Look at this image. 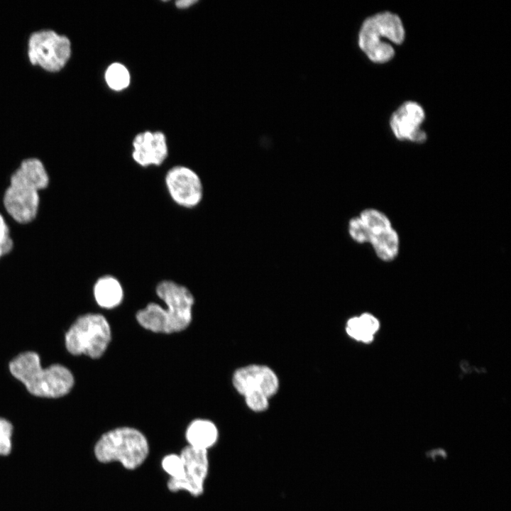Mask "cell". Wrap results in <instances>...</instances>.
Returning <instances> with one entry per match:
<instances>
[{"instance_id":"obj_1","label":"cell","mask_w":511,"mask_h":511,"mask_svg":"<svg viewBox=\"0 0 511 511\" xmlns=\"http://www.w3.org/2000/svg\"><path fill=\"white\" fill-rule=\"evenodd\" d=\"M166 308L150 302L136 314L138 322L157 333L170 334L185 329L192 321L194 297L184 285L170 280L160 281L155 287Z\"/></svg>"},{"instance_id":"obj_2","label":"cell","mask_w":511,"mask_h":511,"mask_svg":"<svg viewBox=\"0 0 511 511\" xmlns=\"http://www.w3.org/2000/svg\"><path fill=\"white\" fill-rule=\"evenodd\" d=\"M49 183V176L43 163L38 158L21 162L10 178L3 203L8 214L20 224H28L37 216L40 205V191Z\"/></svg>"},{"instance_id":"obj_3","label":"cell","mask_w":511,"mask_h":511,"mask_svg":"<svg viewBox=\"0 0 511 511\" xmlns=\"http://www.w3.org/2000/svg\"><path fill=\"white\" fill-rule=\"evenodd\" d=\"M9 369L30 393L38 397L64 396L74 384L73 375L66 367L54 364L43 368L39 356L33 351L22 353L13 358L9 363Z\"/></svg>"},{"instance_id":"obj_4","label":"cell","mask_w":511,"mask_h":511,"mask_svg":"<svg viewBox=\"0 0 511 511\" xmlns=\"http://www.w3.org/2000/svg\"><path fill=\"white\" fill-rule=\"evenodd\" d=\"M405 30L399 16L390 12L379 13L367 18L362 23L358 37V45L373 62H386L391 60L395 50L388 40L400 44Z\"/></svg>"},{"instance_id":"obj_5","label":"cell","mask_w":511,"mask_h":511,"mask_svg":"<svg viewBox=\"0 0 511 511\" xmlns=\"http://www.w3.org/2000/svg\"><path fill=\"white\" fill-rule=\"evenodd\" d=\"M148 443L138 430L120 427L104 434L97 442L94 454L101 463L120 462L124 468L133 470L148 454Z\"/></svg>"},{"instance_id":"obj_6","label":"cell","mask_w":511,"mask_h":511,"mask_svg":"<svg viewBox=\"0 0 511 511\" xmlns=\"http://www.w3.org/2000/svg\"><path fill=\"white\" fill-rule=\"evenodd\" d=\"M111 340V329L106 318L99 314L79 317L65 334V346L73 355L99 358Z\"/></svg>"},{"instance_id":"obj_7","label":"cell","mask_w":511,"mask_h":511,"mask_svg":"<svg viewBox=\"0 0 511 511\" xmlns=\"http://www.w3.org/2000/svg\"><path fill=\"white\" fill-rule=\"evenodd\" d=\"M71 55L70 39L50 29L40 30L31 34L28 42V56L31 64L39 65L48 72H57L67 62Z\"/></svg>"},{"instance_id":"obj_8","label":"cell","mask_w":511,"mask_h":511,"mask_svg":"<svg viewBox=\"0 0 511 511\" xmlns=\"http://www.w3.org/2000/svg\"><path fill=\"white\" fill-rule=\"evenodd\" d=\"M164 182L170 199L180 207L194 209L203 199L204 186L201 177L187 166L177 165L168 169Z\"/></svg>"},{"instance_id":"obj_9","label":"cell","mask_w":511,"mask_h":511,"mask_svg":"<svg viewBox=\"0 0 511 511\" xmlns=\"http://www.w3.org/2000/svg\"><path fill=\"white\" fill-rule=\"evenodd\" d=\"M180 456L183 463V475L178 479L170 478L167 488L172 492L186 490L193 496H199L203 493L208 473L207 450L187 446Z\"/></svg>"},{"instance_id":"obj_10","label":"cell","mask_w":511,"mask_h":511,"mask_svg":"<svg viewBox=\"0 0 511 511\" xmlns=\"http://www.w3.org/2000/svg\"><path fill=\"white\" fill-rule=\"evenodd\" d=\"M233 385L241 395L260 392L269 398L279 388L278 378L266 366L249 365L236 370L233 375Z\"/></svg>"},{"instance_id":"obj_11","label":"cell","mask_w":511,"mask_h":511,"mask_svg":"<svg viewBox=\"0 0 511 511\" xmlns=\"http://www.w3.org/2000/svg\"><path fill=\"white\" fill-rule=\"evenodd\" d=\"M424 118V111L419 104L407 101L392 114L390 125L397 139L423 143L427 139L426 133L421 128Z\"/></svg>"},{"instance_id":"obj_12","label":"cell","mask_w":511,"mask_h":511,"mask_svg":"<svg viewBox=\"0 0 511 511\" xmlns=\"http://www.w3.org/2000/svg\"><path fill=\"white\" fill-rule=\"evenodd\" d=\"M132 146V158L142 167L160 166L168 155L166 138L160 131H147L137 134Z\"/></svg>"},{"instance_id":"obj_13","label":"cell","mask_w":511,"mask_h":511,"mask_svg":"<svg viewBox=\"0 0 511 511\" xmlns=\"http://www.w3.org/2000/svg\"><path fill=\"white\" fill-rule=\"evenodd\" d=\"M392 227L391 221L384 212L368 208L349 220L348 232L355 242L370 243L374 238Z\"/></svg>"},{"instance_id":"obj_14","label":"cell","mask_w":511,"mask_h":511,"mask_svg":"<svg viewBox=\"0 0 511 511\" xmlns=\"http://www.w3.org/2000/svg\"><path fill=\"white\" fill-rule=\"evenodd\" d=\"M93 291L97 304L106 309L118 306L123 297L121 284L116 278L111 275H105L98 278Z\"/></svg>"},{"instance_id":"obj_15","label":"cell","mask_w":511,"mask_h":511,"mask_svg":"<svg viewBox=\"0 0 511 511\" xmlns=\"http://www.w3.org/2000/svg\"><path fill=\"white\" fill-rule=\"evenodd\" d=\"M218 434V429L212 422L196 419L187 427L186 439L189 446L207 450L216 444Z\"/></svg>"},{"instance_id":"obj_16","label":"cell","mask_w":511,"mask_h":511,"mask_svg":"<svg viewBox=\"0 0 511 511\" xmlns=\"http://www.w3.org/2000/svg\"><path fill=\"white\" fill-rule=\"evenodd\" d=\"M380 327L379 321L372 314L364 313L358 317L349 319L346 331L353 339L368 344L374 338Z\"/></svg>"},{"instance_id":"obj_17","label":"cell","mask_w":511,"mask_h":511,"mask_svg":"<svg viewBox=\"0 0 511 511\" xmlns=\"http://www.w3.org/2000/svg\"><path fill=\"white\" fill-rule=\"evenodd\" d=\"M370 244L380 260L390 262L398 256L400 237L397 231L392 227L373 238Z\"/></svg>"},{"instance_id":"obj_18","label":"cell","mask_w":511,"mask_h":511,"mask_svg":"<svg viewBox=\"0 0 511 511\" xmlns=\"http://www.w3.org/2000/svg\"><path fill=\"white\" fill-rule=\"evenodd\" d=\"M105 80L111 89L120 91L129 85L130 75L124 65L115 62L106 69Z\"/></svg>"},{"instance_id":"obj_19","label":"cell","mask_w":511,"mask_h":511,"mask_svg":"<svg viewBox=\"0 0 511 511\" xmlns=\"http://www.w3.org/2000/svg\"><path fill=\"white\" fill-rule=\"evenodd\" d=\"M162 467L171 479H178L183 475V463L180 456L170 454L164 457Z\"/></svg>"},{"instance_id":"obj_20","label":"cell","mask_w":511,"mask_h":511,"mask_svg":"<svg viewBox=\"0 0 511 511\" xmlns=\"http://www.w3.org/2000/svg\"><path fill=\"white\" fill-rule=\"evenodd\" d=\"M13 426L5 419L0 418V455H8L11 450V437Z\"/></svg>"},{"instance_id":"obj_21","label":"cell","mask_w":511,"mask_h":511,"mask_svg":"<svg viewBox=\"0 0 511 511\" xmlns=\"http://www.w3.org/2000/svg\"><path fill=\"white\" fill-rule=\"evenodd\" d=\"M245 402L251 410L260 412L268 409L269 397L260 392H251L245 395Z\"/></svg>"},{"instance_id":"obj_22","label":"cell","mask_w":511,"mask_h":511,"mask_svg":"<svg viewBox=\"0 0 511 511\" xmlns=\"http://www.w3.org/2000/svg\"><path fill=\"white\" fill-rule=\"evenodd\" d=\"M13 246V243L9 226L2 214H0V258L10 253Z\"/></svg>"},{"instance_id":"obj_23","label":"cell","mask_w":511,"mask_h":511,"mask_svg":"<svg viewBox=\"0 0 511 511\" xmlns=\"http://www.w3.org/2000/svg\"><path fill=\"white\" fill-rule=\"evenodd\" d=\"M197 2L196 0H180L176 1L175 5L179 9H187Z\"/></svg>"},{"instance_id":"obj_24","label":"cell","mask_w":511,"mask_h":511,"mask_svg":"<svg viewBox=\"0 0 511 511\" xmlns=\"http://www.w3.org/2000/svg\"><path fill=\"white\" fill-rule=\"evenodd\" d=\"M440 455L441 456H446V454L444 450L439 449L436 450H431L429 452L427 453V456H430L431 458L434 459V456Z\"/></svg>"}]
</instances>
